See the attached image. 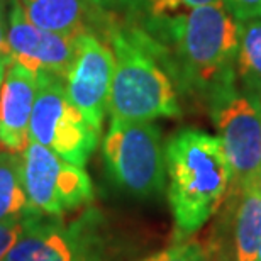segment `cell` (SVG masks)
Returning <instances> with one entry per match:
<instances>
[{
  "label": "cell",
  "instance_id": "cell-1",
  "mask_svg": "<svg viewBox=\"0 0 261 261\" xmlns=\"http://www.w3.org/2000/svg\"><path fill=\"white\" fill-rule=\"evenodd\" d=\"M171 80L208 102L238 82L241 22L222 0L139 25Z\"/></svg>",
  "mask_w": 261,
  "mask_h": 261
},
{
  "label": "cell",
  "instance_id": "cell-2",
  "mask_svg": "<svg viewBox=\"0 0 261 261\" xmlns=\"http://www.w3.org/2000/svg\"><path fill=\"white\" fill-rule=\"evenodd\" d=\"M165 160L175 239L185 241L227 198L231 171L219 138L200 129L175 133L165 146Z\"/></svg>",
  "mask_w": 261,
  "mask_h": 261
},
{
  "label": "cell",
  "instance_id": "cell-3",
  "mask_svg": "<svg viewBox=\"0 0 261 261\" xmlns=\"http://www.w3.org/2000/svg\"><path fill=\"white\" fill-rule=\"evenodd\" d=\"M114 75L109 95L111 119L154 121L181 114L175 83L143 29H119L111 38Z\"/></svg>",
  "mask_w": 261,
  "mask_h": 261
},
{
  "label": "cell",
  "instance_id": "cell-4",
  "mask_svg": "<svg viewBox=\"0 0 261 261\" xmlns=\"http://www.w3.org/2000/svg\"><path fill=\"white\" fill-rule=\"evenodd\" d=\"M4 261H117V246L93 207L71 221L36 212Z\"/></svg>",
  "mask_w": 261,
  "mask_h": 261
},
{
  "label": "cell",
  "instance_id": "cell-5",
  "mask_svg": "<svg viewBox=\"0 0 261 261\" xmlns=\"http://www.w3.org/2000/svg\"><path fill=\"white\" fill-rule=\"evenodd\" d=\"M112 180L127 194L151 198L163 194L166 160L161 130L153 121L111 119L102 144Z\"/></svg>",
  "mask_w": 261,
  "mask_h": 261
},
{
  "label": "cell",
  "instance_id": "cell-6",
  "mask_svg": "<svg viewBox=\"0 0 261 261\" xmlns=\"http://www.w3.org/2000/svg\"><path fill=\"white\" fill-rule=\"evenodd\" d=\"M207 106L231 171L227 195L238 194L254 184L261 170V98L232 85Z\"/></svg>",
  "mask_w": 261,
  "mask_h": 261
},
{
  "label": "cell",
  "instance_id": "cell-7",
  "mask_svg": "<svg viewBox=\"0 0 261 261\" xmlns=\"http://www.w3.org/2000/svg\"><path fill=\"white\" fill-rule=\"evenodd\" d=\"M100 134L68 98L63 78L55 73L38 71L29 141L61 156L76 166H85L95 151Z\"/></svg>",
  "mask_w": 261,
  "mask_h": 261
},
{
  "label": "cell",
  "instance_id": "cell-8",
  "mask_svg": "<svg viewBox=\"0 0 261 261\" xmlns=\"http://www.w3.org/2000/svg\"><path fill=\"white\" fill-rule=\"evenodd\" d=\"M25 194L34 211L44 216H65L93 200V185L76 166L34 141L20 153Z\"/></svg>",
  "mask_w": 261,
  "mask_h": 261
},
{
  "label": "cell",
  "instance_id": "cell-9",
  "mask_svg": "<svg viewBox=\"0 0 261 261\" xmlns=\"http://www.w3.org/2000/svg\"><path fill=\"white\" fill-rule=\"evenodd\" d=\"M114 75V53L90 33L76 36L75 60L65 76L68 98L87 122L102 133Z\"/></svg>",
  "mask_w": 261,
  "mask_h": 261
},
{
  "label": "cell",
  "instance_id": "cell-10",
  "mask_svg": "<svg viewBox=\"0 0 261 261\" xmlns=\"http://www.w3.org/2000/svg\"><path fill=\"white\" fill-rule=\"evenodd\" d=\"M7 41L12 61L34 73L49 71L65 80L75 60L76 36L36 28L25 17L20 0H10Z\"/></svg>",
  "mask_w": 261,
  "mask_h": 261
},
{
  "label": "cell",
  "instance_id": "cell-11",
  "mask_svg": "<svg viewBox=\"0 0 261 261\" xmlns=\"http://www.w3.org/2000/svg\"><path fill=\"white\" fill-rule=\"evenodd\" d=\"M38 73L10 63L0 87V144L10 153H22L29 144Z\"/></svg>",
  "mask_w": 261,
  "mask_h": 261
},
{
  "label": "cell",
  "instance_id": "cell-12",
  "mask_svg": "<svg viewBox=\"0 0 261 261\" xmlns=\"http://www.w3.org/2000/svg\"><path fill=\"white\" fill-rule=\"evenodd\" d=\"M232 222V256L234 261H254L261 244V195L253 185L238 194Z\"/></svg>",
  "mask_w": 261,
  "mask_h": 261
},
{
  "label": "cell",
  "instance_id": "cell-13",
  "mask_svg": "<svg viewBox=\"0 0 261 261\" xmlns=\"http://www.w3.org/2000/svg\"><path fill=\"white\" fill-rule=\"evenodd\" d=\"M20 4L36 28L66 36L85 33L82 0H20Z\"/></svg>",
  "mask_w": 261,
  "mask_h": 261
},
{
  "label": "cell",
  "instance_id": "cell-14",
  "mask_svg": "<svg viewBox=\"0 0 261 261\" xmlns=\"http://www.w3.org/2000/svg\"><path fill=\"white\" fill-rule=\"evenodd\" d=\"M22 178V158L15 153H0V221L34 214Z\"/></svg>",
  "mask_w": 261,
  "mask_h": 261
},
{
  "label": "cell",
  "instance_id": "cell-15",
  "mask_svg": "<svg viewBox=\"0 0 261 261\" xmlns=\"http://www.w3.org/2000/svg\"><path fill=\"white\" fill-rule=\"evenodd\" d=\"M238 80L244 92L261 98V17L241 22Z\"/></svg>",
  "mask_w": 261,
  "mask_h": 261
},
{
  "label": "cell",
  "instance_id": "cell-16",
  "mask_svg": "<svg viewBox=\"0 0 261 261\" xmlns=\"http://www.w3.org/2000/svg\"><path fill=\"white\" fill-rule=\"evenodd\" d=\"M121 2L127 7L129 14L136 15L143 22V20L187 12L190 9L219 2V0H121Z\"/></svg>",
  "mask_w": 261,
  "mask_h": 261
},
{
  "label": "cell",
  "instance_id": "cell-17",
  "mask_svg": "<svg viewBox=\"0 0 261 261\" xmlns=\"http://www.w3.org/2000/svg\"><path fill=\"white\" fill-rule=\"evenodd\" d=\"M143 261H205V246L198 239L176 241L173 246L151 254Z\"/></svg>",
  "mask_w": 261,
  "mask_h": 261
},
{
  "label": "cell",
  "instance_id": "cell-18",
  "mask_svg": "<svg viewBox=\"0 0 261 261\" xmlns=\"http://www.w3.org/2000/svg\"><path fill=\"white\" fill-rule=\"evenodd\" d=\"M29 216L31 214H28V216H20V217H12V219L0 221V261H4L5 258H7L9 251L14 248V244L17 243V239H19L20 234H22L24 226H25V222H28Z\"/></svg>",
  "mask_w": 261,
  "mask_h": 261
},
{
  "label": "cell",
  "instance_id": "cell-19",
  "mask_svg": "<svg viewBox=\"0 0 261 261\" xmlns=\"http://www.w3.org/2000/svg\"><path fill=\"white\" fill-rule=\"evenodd\" d=\"M203 246H205V261H234L232 244L227 241L222 231L214 232L207 243H203Z\"/></svg>",
  "mask_w": 261,
  "mask_h": 261
},
{
  "label": "cell",
  "instance_id": "cell-20",
  "mask_svg": "<svg viewBox=\"0 0 261 261\" xmlns=\"http://www.w3.org/2000/svg\"><path fill=\"white\" fill-rule=\"evenodd\" d=\"M222 2L239 22L261 17V0H222Z\"/></svg>",
  "mask_w": 261,
  "mask_h": 261
},
{
  "label": "cell",
  "instance_id": "cell-21",
  "mask_svg": "<svg viewBox=\"0 0 261 261\" xmlns=\"http://www.w3.org/2000/svg\"><path fill=\"white\" fill-rule=\"evenodd\" d=\"M10 63H14V61H12V55H10L9 41H7V25H5L4 14H0V87H2L5 71H7Z\"/></svg>",
  "mask_w": 261,
  "mask_h": 261
},
{
  "label": "cell",
  "instance_id": "cell-22",
  "mask_svg": "<svg viewBox=\"0 0 261 261\" xmlns=\"http://www.w3.org/2000/svg\"><path fill=\"white\" fill-rule=\"evenodd\" d=\"M253 187H254V189H256V192L261 195V170H259V173H258V176H256V180H254Z\"/></svg>",
  "mask_w": 261,
  "mask_h": 261
},
{
  "label": "cell",
  "instance_id": "cell-23",
  "mask_svg": "<svg viewBox=\"0 0 261 261\" xmlns=\"http://www.w3.org/2000/svg\"><path fill=\"white\" fill-rule=\"evenodd\" d=\"M254 261H261V244H259V249H258V254H256V259Z\"/></svg>",
  "mask_w": 261,
  "mask_h": 261
},
{
  "label": "cell",
  "instance_id": "cell-24",
  "mask_svg": "<svg viewBox=\"0 0 261 261\" xmlns=\"http://www.w3.org/2000/svg\"><path fill=\"white\" fill-rule=\"evenodd\" d=\"M4 2L5 0H0V14H4Z\"/></svg>",
  "mask_w": 261,
  "mask_h": 261
}]
</instances>
